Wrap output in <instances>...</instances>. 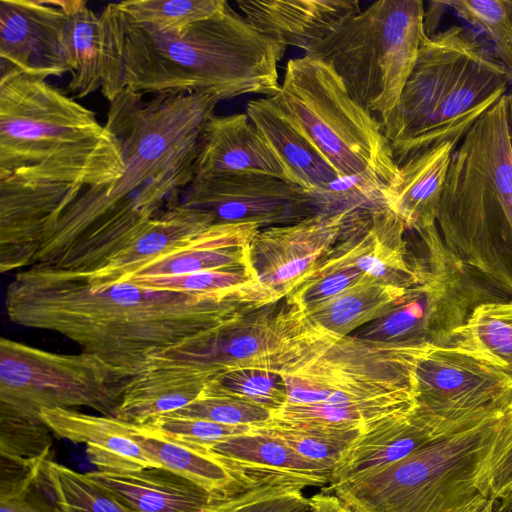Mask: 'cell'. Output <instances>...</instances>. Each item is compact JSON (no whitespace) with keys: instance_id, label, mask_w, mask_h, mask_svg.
<instances>
[{"instance_id":"8d00e7d4","label":"cell","mask_w":512,"mask_h":512,"mask_svg":"<svg viewBox=\"0 0 512 512\" xmlns=\"http://www.w3.org/2000/svg\"><path fill=\"white\" fill-rule=\"evenodd\" d=\"M445 6L482 31L512 78V0H447Z\"/></svg>"},{"instance_id":"4fadbf2b","label":"cell","mask_w":512,"mask_h":512,"mask_svg":"<svg viewBox=\"0 0 512 512\" xmlns=\"http://www.w3.org/2000/svg\"><path fill=\"white\" fill-rule=\"evenodd\" d=\"M415 410L438 436L474 428L512 406V373L454 344L424 346L415 369Z\"/></svg>"},{"instance_id":"83f0119b","label":"cell","mask_w":512,"mask_h":512,"mask_svg":"<svg viewBox=\"0 0 512 512\" xmlns=\"http://www.w3.org/2000/svg\"><path fill=\"white\" fill-rule=\"evenodd\" d=\"M232 482L214 493L203 512H298L309 508L303 490L323 487L312 478L259 469H230Z\"/></svg>"},{"instance_id":"f35d334b","label":"cell","mask_w":512,"mask_h":512,"mask_svg":"<svg viewBox=\"0 0 512 512\" xmlns=\"http://www.w3.org/2000/svg\"><path fill=\"white\" fill-rule=\"evenodd\" d=\"M477 487L484 498L500 504L512 494V406L496 421L491 447L477 478Z\"/></svg>"},{"instance_id":"ac0fdd59","label":"cell","mask_w":512,"mask_h":512,"mask_svg":"<svg viewBox=\"0 0 512 512\" xmlns=\"http://www.w3.org/2000/svg\"><path fill=\"white\" fill-rule=\"evenodd\" d=\"M68 17V38L74 71L68 90L83 98L100 89L112 103L124 90L125 20L118 3L100 15L83 0H60Z\"/></svg>"},{"instance_id":"4316f807","label":"cell","mask_w":512,"mask_h":512,"mask_svg":"<svg viewBox=\"0 0 512 512\" xmlns=\"http://www.w3.org/2000/svg\"><path fill=\"white\" fill-rule=\"evenodd\" d=\"M451 142L430 147L399 167V177L386 197L387 206L407 229L436 224L451 156Z\"/></svg>"},{"instance_id":"9a60e30c","label":"cell","mask_w":512,"mask_h":512,"mask_svg":"<svg viewBox=\"0 0 512 512\" xmlns=\"http://www.w3.org/2000/svg\"><path fill=\"white\" fill-rule=\"evenodd\" d=\"M180 204L209 213L215 224L251 223L261 229L297 223L319 212L300 186L257 174L193 179Z\"/></svg>"},{"instance_id":"ee69618b","label":"cell","mask_w":512,"mask_h":512,"mask_svg":"<svg viewBox=\"0 0 512 512\" xmlns=\"http://www.w3.org/2000/svg\"><path fill=\"white\" fill-rule=\"evenodd\" d=\"M35 468L19 480L0 482V512H55L34 481Z\"/></svg>"},{"instance_id":"c3c4849f","label":"cell","mask_w":512,"mask_h":512,"mask_svg":"<svg viewBox=\"0 0 512 512\" xmlns=\"http://www.w3.org/2000/svg\"><path fill=\"white\" fill-rule=\"evenodd\" d=\"M493 512H512V506L505 507L496 502Z\"/></svg>"},{"instance_id":"cb8c5ba5","label":"cell","mask_w":512,"mask_h":512,"mask_svg":"<svg viewBox=\"0 0 512 512\" xmlns=\"http://www.w3.org/2000/svg\"><path fill=\"white\" fill-rule=\"evenodd\" d=\"M39 415L53 434L85 444L87 455L97 469L158 467L131 437L130 423L113 416L66 408H43Z\"/></svg>"},{"instance_id":"3957f363","label":"cell","mask_w":512,"mask_h":512,"mask_svg":"<svg viewBox=\"0 0 512 512\" xmlns=\"http://www.w3.org/2000/svg\"><path fill=\"white\" fill-rule=\"evenodd\" d=\"M285 50L230 5L175 32L125 21L123 84L143 95L208 90L222 100L247 94L272 97L280 90L278 63Z\"/></svg>"},{"instance_id":"5bb4252c","label":"cell","mask_w":512,"mask_h":512,"mask_svg":"<svg viewBox=\"0 0 512 512\" xmlns=\"http://www.w3.org/2000/svg\"><path fill=\"white\" fill-rule=\"evenodd\" d=\"M505 298L465 266L438 233L425 277L406 290L399 305L355 337L413 346L440 345L466 323L477 306Z\"/></svg>"},{"instance_id":"ba28073f","label":"cell","mask_w":512,"mask_h":512,"mask_svg":"<svg viewBox=\"0 0 512 512\" xmlns=\"http://www.w3.org/2000/svg\"><path fill=\"white\" fill-rule=\"evenodd\" d=\"M498 418L437 438L398 462L322 490L352 512H471L489 500L477 478Z\"/></svg>"},{"instance_id":"f907efd6","label":"cell","mask_w":512,"mask_h":512,"mask_svg":"<svg viewBox=\"0 0 512 512\" xmlns=\"http://www.w3.org/2000/svg\"><path fill=\"white\" fill-rule=\"evenodd\" d=\"M298 512H312L311 506L309 508H306V509L298 511Z\"/></svg>"},{"instance_id":"d6a6232c","label":"cell","mask_w":512,"mask_h":512,"mask_svg":"<svg viewBox=\"0 0 512 512\" xmlns=\"http://www.w3.org/2000/svg\"><path fill=\"white\" fill-rule=\"evenodd\" d=\"M446 343L481 352L512 373V298L477 306Z\"/></svg>"},{"instance_id":"d590c367","label":"cell","mask_w":512,"mask_h":512,"mask_svg":"<svg viewBox=\"0 0 512 512\" xmlns=\"http://www.w3.org/2000/svg\"><path fill=\"white\" fill-rule=\"evenodd\" d=\"M52 433L41 418L0 407V458L35 466L48 458Z\"/></svg>"},{"instance_id":"b9f144b4","label":"cell","mask_w":512,"mask_h":512,"mask_svg":"<svg viewBox=\"0 0 512 512\" xmlns=\"http://www.w3.org/2000/svg\"><path fill=\"white\" fill-rule=\"evenodd\" d=\"M143 425L161 435L203 450L226 438L247 433L253 427L225 425L203 419L173 415L159 416Z\"/></svg>"},{"instance_id":"1f68e13d","label":"cell","mask_w":512,"mask_h":512,"mask_svg":"<svg viewBox=\"0 0 512 512\" xmlns=\"http://www.w3.org/2000/svg\"><path fill=\"white\" fill-rule=\"evenodd\" d=\"M34 481L55 512H133L86 473L49 458L36 465Z\"/></svg>"},{"instance_id":"6da1fadb","label":"cell","mask_w":512,"mask_h":512,"mask_svg":"<svg viewBox=\"0 0 512 512\" xmlns=\"http://www.w3.org/2000/svg\"><path fill=\"white\" fill-rule=\"evenodd\" d=\"M221 100L208 90L145 100L125 89L110 103L105 124L120 141L124 171L82 191L35 246L26 269L89 275L180 204L194 178L201 130Z\"/></svg>"},{"instance_id":"484cf974","label":"cell","mask_w":512,"mask_h":512,"mask_svg":"<svg viewBox=\"0 0 512 512\" xmlns=\"http://www.w3.org/2000/svg\"><path fill=\"white\" fill-rule=\"evenodd\" d=\"M440 437L414 407L361 434L332 469L330 483L391 465Z\"/></svg>"},{"instance_id":"ffe728a7","label":"cell","mask_w":512,"mask_h":512,"mask_svg":"<svg viewBox=\"0 0 512 512\" xmlns=\"http://www.w3.org/2000/svg\"><path fill=\"white\" fill-rule=\"evenodd\" d=\"M237 6L257 31L305 53L361 11L355 0H239Z\"/></svg>"},{"instance_id":"7bdbcfd3","label":"cell","mask_w":512,"mask_h":512,"mask_svg":"<svg viewBox=\"0 0 512 512\" xmlns=\"http://www.w3.org/2000/svg\"><path fill=\"white\" fill-rule=\"evenodd\" d=\"M364 276L355 267H324L314 270L289 295L307 313L359 282Z\"/></svg>"},{"instance_id":"60d3db41","label":"cell","mask_w":512,"mask_h":512,"mask_svg":"<svg viewBox=\"0 0 512 512\" xmlns=\"http://www.w3.org/2000/svg\"><path fill=\"white\" fill-rule=\"evenodd\" d=\"M136 284L188 294H215L259 281L251 266L194 272L176 276L133 278Z\"/></svg>"},{"instance_id":"2e32d148","label":"cell","mask_w":512,"mask_h":512,"mask_svg":"<svg viewBox=\"0 0 512 512\" xmlns=\"http://www.w3.org/2000/svg\"><path fill=\"white\" fill-rule=\"evenodd\" d=\"M68 17L60 0L0 1V80L73 73Z\"/></svg>"},{"instance_id":"74e56055","label":"cell","mask_w":512,"mask_h":512,"mask_svg":"<svg viewBox=\"0 0 512 512\" xmlns=\"http://www.w3.org/2000/svg\"><path fill=\"white\" fill-rule=\"evenodd\" d=\"M214 380L198 399L186 407L166 415L203 419L225 425L253 427L271 419L269 410L219 390L214 386Z\"/></svg>"},{"instance_id":"f1b7e54d","label":"cell","mask_w":512,"mask_h":512,"mask_svg":"<svg viewBox=\"0 0 512 512\" xmlns=\"http://www.w3.org/2000/svg\"><path fill=\"white\" fill-rule=\"evenodd\" d=\"M228 469H259L292 473L315 479L327 486L331 470L305 459L280 440L251 428L205 449Z\"/></svg>"},{"instance_id":"7a4b0ae2","label":"cell","mask_w":512,"mask_h":512,"mask_svg":"<svg viewBox=\"0 0 512 512\" xmlns=\"http://www.w3.org/2000/svg\"><path fill=\"white\" fill-rule=\"evenodd\" d=\"M260 281L215 294H188L121 281L92 286L82 275L30 267L7 286V315L59 333L131 376L186 343L280 300Z\"/></svg>"},{"instance_id":"9c48e42d","label":"cell","mask_w":512,"mask_h":512,"mask_svg":"<svg viewBox=\"0 0 512 512\" xmlns=\"http://www.w3.org/2000/svg\"><path fill=\"white\" fill-rule=\"evenodd\" d=\"M305 131L340 178L354 177L387 197L399 177L381 123L348 93L324 62L303 55L288 61L271 97Z\"/></svg>"},{"instance_id":"bcb514c9","label":"cell","mask_w":512,"mask_h":512,"mask_svg":"<svg viewBox=\"0 0 512 512\" xmlns=\"http://www.w3.org/2000/svg\"><path fill=\"white\" fill-rule=\"evenodd\" d=\"M507 111H508V127H509V138L512 149V89L507 92Z\"/></svg>"},{"instance_id":"e575fe53","label":"cell","mask_w":512,"mask_h":512,"mask_svg":"<svg viewBox=\"0 0 512 512\" xmlns=\"http://www.w3.org/2000/svg\"><path fill=\"white\" fill-rule=\"evenodd\" d=\"M253 429L280 440L305 459L331 471L346 449L362 434L357 430L287 425L271 419Z\"/></svg>"},{"instance_id":"681fc988","label":"cell","mask_w":512,"mask_h":512,"mask_svg":"<svg viewBox=\"0 0 512 512\" xmlns=\"http://www.w3.org/2000/svg\"><path fill=\"white\" fill-rule=\"evenodd\" d=\"M500 505L505 506V507L512 506V494H511L510 498L508 499V501L506 503L500 504Z\"/></svg>"},{"instance_id":"f546056e","label":"cell","mask_w":512,"mask_h":512,"mask_svg":"<svg viewBox=\"0 0 512 512\" xmlns=\"http://www.w3.org/2000/svg\"><path fill=\"white\" fill-rule=\"evenodd\" d=\"M405 288L387 285L366 275L352 287L316 307L310 321L338 338L379 319L399 305Z\"/></svg>"},{"instance_id":"d6986e66","label":"cell","mask_w":512,"mask_h":512,"mask_svg":"<svg viewBox=\"0 0 512 512\" xmlns=\"http://www.w3.org/2000/svg\"><path fill=\"white\" fill-rule=\"evenodd\" d=\"M233 174L266 175L296 184L246 112L212 115L198 139L193 179Z\"/></svg>"},{"instance_id":"7402d4cb","label":"cell","mask_w":512,"mask_h":512,"mask_svg":"<svg viewBox=\"0 0 512 512\" xmlns=\"http://www.w3.org/2000/svg\"><path fill=\"white\" fill-rule=\"evenodd\" d=\"M219 374L182 364L151 361L129 380L115 417L143 425L180 410L198 399Z\"/></svg>"},{"instance_id":"f6af8a7d","label":"cell","mask_w":512,"mask_h":512,"mask_svg":"<svg viewBox=\"0 0 512 512\" xmlns=\"http://www.w3.org/2000/svg\"><path fill=\"white\" fill-rule=\"evenodd\" d=\"M312 512H352L336 495L321 492L309 498Z\"/></svg>"},{"instance_id":"8992f818","label":"cell","mask_w":512,"mask_h":512,"mask_svg":"<svg viewBox=\"0 0 512 512\" xmlns=\"http://www.w3.org/2000/svg\"><path fill=\"white\" fill-rule=\"evenodd\" d=\"M424 346L342 337L282 373L288 399L271 419L363 434L414 409V369Z\"/></svg>"},{"instance_id":"836d02e7","label":"cell","mask_w":512,"mask_h":512,"mask_svg":"<svg viewBox=\"0 0 512 512\" xmlns=\"http://www.w3.org/2000/svg\"><path fill=\"white\" fill-rule=\"evenodd\" d=\"M229 6L225 0H133L118 2L125 21L160 33L179 31Z\"/></svg>"},{"instance_id":"7c38bea8","label":"cell","mask_w":512,"mask_h":512,"mask_svg":"<svg viewBox=\"0 0 512 512\" xmlns=\"http://www.w3.org/2000/svg\"><path fill=\"white\" fill-rule=\"evenodd\" d=\"M337 339L314 325L303 308L285 296L210 336L186 343L151 361L217 373L259 368L282 374Z\"/></svg>"},{"instance_id":"277c9868","label":"cell","mask_w":512,"mask_h":512,"mask_svg":"<svg viewBox=\"0 0 512 512\" xmlns=\"http://www.w3.org/2000/svg\"><path fill=\"white\" fill-rule=\"evenodd\" d=\"M125 169L117 136L95 114L46 80H0V177L106 185Z\"/></svg>"},{"instance_id":"8fae6325","label":"cell","mask_w":512,"mask_h":512,"mask_svg":"<svg viewBox=\"0 0 512 512\" xmlns=\"http://www.w3.org/2000/svg\"><path fill=\"white\" fill-rule=\"evenodd\" d=\"M132 377L84 351L59 354L0 340V407L22 415L87 407L115 417Z\"/></svg>"},{"instance_id":"ab89813d","label":"cell","mask_w":512,"mask_h":512,"mask_svg":"<svg viewBox=\"0 0 512 512\" xmlns=\"http://www.w3.org/2000/svg\"><path fill=\"white\" fill-rule=\"evenodd\" d=\"M219 390L261 406L271 413L288 399L287 385L279 372L241 368L219 374L214 382Z\"/></svg>"},{"instance_id":"44dd1931","label":"cell","mask_w":512,"mask_h":512,"mask_svg":"<svg viewBox=\"0 0 512 512\" xmlns=\"http://www.w3.org/2000/svg\"><path fill=\"white\" fill-rule=\"evenodd\" d=\"M214 224L209 213L178 204L151 220L136 239L101 268L82 276L96 287L126 281L143 265L199 243Z\"/></svg>"},{"instance_id":"5b68a950","label":"cell","mask_w":512,"mask_h":512,"mask_svg":"<svg viewBox=\"0 0 512 512\" xmlns=\"http://www.w3.org/2000/svg\"><path fill=\"white\" fill-rule=\"evenodd\" d=\"M512 81L505 66L467 29L426 35L400 99L381 121L398 168L426 149L456 147Z\"/></svg>"},{"instance_id":"30bf717a","label":"cell","mask_w":512,"mask_h":512,"mask_svg":"<svg viewBox=\"0 0 512 512\" xmlns=\"http://www.w3.org/2000/svg\"><path fill=\"white\" fill-rule=\"evenodd\" d=\"M420 0H380L346 20L305 55L327 64L380 123L398 103L425 31Z\"/></svg>"},{"instance_id":"603a6c76","label":"cell","mask_w":512,"mask_h":512,"mask_svg":"<svg viewBox=\"0 0 512 512\" xmlns=\"http://www.w3.org/2000/svg\"><path fill=\"white\" fill-rule=\"evenodd\" d=\"M86 474L133 512H203L215 493L163 467Z\"/></svg>"},{"instance_id":"e0dca14e","label":"cell","mask_w":512,"mask_h":512,"mask_svg":"<svg viewBox=\"0 0 512 512\" xmlns=\"http://www.w3.org/2000/svg\"><path fill=\"white\" fill-rule=\"evenodd\" d=\"M350 210L318 212L294 224L260 229L248 249L259 281L282 298L289 295L333 249Z\"/></svg>"},{"instance_id":"52a82bcc","label":"cell","mask_w":512,"mask_h":512,"mask_svg":"<svg viewBox=\"0 0 512 512\" xmlns=\"http://www.w3.org/2000/svg\"><path fill=\"white\" fill-rule=\"evenodd\" d=\"M436 224L447 248L512 298V149L507 94L451 156Z\"/></svg>"},{"instance_id":"4dcf8cb0","label":"cell","mask_w":512,"mask_h":512,"mask_svg":"<svg viewBox=\"0 0 512 512\" xmlns=\"http://www.w3.org/2000/svg\"><path fill=\"white\" fill-rule=\"evenodd\" d=\"M130 435L158 467L188 478L210 492L228 486L233 471L208 451L188 446L144 426L130 423Z\"/></svg>"},{"instance_id":"d4e9b609","label":"cell","mask_w":512,"mask_h":512,"mask_svg":"<svg viewBox=\"0 0 512 512\" xmlns=\"http://www.w3.org/2000/svg\"><path fill=\"white\" fill-rule=\"evenodd\" d=\"M246 113L305 191L323 195L340 178L300 125L271 97L250 100Z\"/></svg>"},{"instance_id":"7dc6e473","label":"cell","mask_w":512,"mask_h":512,"mask_svg":"<svg viewBox=\"0 0 512 512\" xmlns=\"http://www.w3.org/2000/svg\"><path fill=\"white\" fill-rule=\"evenodd\" d=\"M496 502L494 500H487L485 503L472 510L471 512H493Z\"/></svg>"}]
</instances>
